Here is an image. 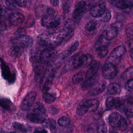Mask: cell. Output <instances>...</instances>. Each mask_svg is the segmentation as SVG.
<instances>
[{"mask_svg": "<svg viewBox=\"0 0 133 133\" xmlns=\"http://www.w3.org/2000/svg\"><path fill=\"white\" fill-rule=\"evenodd\" d=\"M38 41L42 46L54 48L60 45L64 40L60 31H49L39 35Z\"/></svg>", "mask_w": 133, "mask_h": 133, "instance_id": "1", "label": "cell"}, {"mask_svg": "<svg viewBox=\"0 0 133 133\" xmlns=\"http://www.w3.org/2000/svg\"><path fill=\"white\" fill-rule=\"evenodd\" d=\"M28 111L27 118L32 123L43 124L46 119V110L42 103H34Z\"/></svg>", "mask_w": 133, "mask_h": 133, "instance_id": "2", "label": "cell"}, {"mask_svg": "<svg viewBox=\"0 0 133 133\" xmlns=\"http://www.w3.org/2000/svg\"><path fill=\"white\" fill-rule=\"evenodd\" d=\"M57 56V52L54 48H47L41 51L32 52L30 60L32 63L40 62L44 64L50 63L55 60Z\"/></svg>", "mask_w": 133, "mask_h": 133, "instance_id": "3", "label": "cell"}, {"mask_svg": "<svg viewBox=\"0 0 133 133\" xmlns=\"http://www.w3.org/2000/svg\"><path fill=\"white\" fill-rule=\"evenodd\" d=\"M55 74V68L52 65L46 67L41 81V88L43 91L47 92L52 86Z\"/></svg>", "mask_w": 133, "mask_h": 133, "instance_id": "4", "label": "cell"}, {"mask_svg": "<svg viewBox=\"0 0 133 133\" xmlns=\"http://www.w3.org/2000/svg\"><path fill=\"white\" fill-rule=\"evenodd\" d=\"M126 47L121 45L114 49L106 61L105 63H109L115 66H117L123 59L126 53Z\"/></svg>", "mask_w": 133, "mask_h": 133, "instance_id": "5", "label": "cell"}, {"mask_svg": "<svg viewBox=\"0 0 133 133\" xmlns=\"http://www.w3.org/2000/svg\"><path fill=\"white\" fill-rule=\"evenodd\" d=\"M109 121L111 127L118 130L124 131L127 129V123L119 113L114 112L111 113L109 116Z\"/></svg>", "mask_w": 133, "mask_h": 133, "instance_id": "6", "label": "cell"}, {"mask_svg": "<svg viewBox=\"0 0 133 133\" xmlns=\"http://www.w3.org/2000/svg\"><path fill=\"white\" fill-rule=\"evenodd\" d=\"M10 9L0 4V31H6L10 28Z\"/></svg>", "mask_w": 133, "mask_h": 133, "instance_id": "7", "label": "cell"}, {"mask_svg": "<svg viewBox=\"0 0 133 133\" xmlns=\"http://www.w3.org/2000/svg\"><path fill=\"white\" fill-rule=\"evenodd\" d=\"M61 21V18L59 16L49 15L45 16L42 18V24L43 26L47 28H54L60 25Z\"/></svg>", "mask_w": 133, "mask_h": 133, "instance_id": "8", "label": "cell"}, {"mask_svg": "<svg viewBox=\"0 0 133 133\" xmlns=\"http://www.w3.org/2000/svg\"><path fill=\"white\" fill-rule=\"evenodd\" d=\"M11 42L14 45L19 46L24 48L32 46L34 43L32 38L26 35H22L14 38Z\"/></svg>", "mask_w": 133, "mask_h": 133, "instance_id": "9", "label": "cell"}, {"mask_svg": "<svg viewBox=\"0 0 133 133\" xmlns=\"http://www.w3.org/2000/svg\"><path fill=\"white\" fill-rule=\"evenodd\" d=\"M74 21L71 19H68L65 23L63 28L60 31L64 41L68 40L72 37L74 35Z\"/></svg>", "mask_w": 133, "mask_h": 133, "instance_id": "10", "label": "cell"}, {"mask_svg": "<svg viewBox=\"0 0 133 133\" xmlns=\"http://www.w3.org/2000/svg\"><path fill=\"white\" fill-rule=\"evenodd\" d=\"M117 73L116 66L109 63H105L102 70L103 76L105 79L108 80L113 79L116 76Z\"/></svg>", "mask_w": 133, "mask_h": 133, "instance_id": "11", "label": "cell"}, {"mask_svg": "<svg viewBox=\"0 0 133 133\" xmlns=\"http://www.w3.org/2000/svg\"><path fill=\"white\" fill-rule=\"evenodd\" d=\"M37 97L35 92L32 91L26 95L21 103V109L23 111H28L34 104Z\"/></svg>", "mask_w": 133, "mask_h": 133, "instance_id": "12", "label": "cell"}, {"mask_svg": "<svg viewBox=\"0 0 133 133\" xmlns=\"http://www.w3.org/2000/svg\"><path fill=\"white\" fill-rule=\"evenodd\" d=\"M1 66L2 70V75L5 80H7L9 83H12L15 81L16 77L15 74H11L9 66L6 62L2 58H0Z\"/></svg>", "mask_w": 133, "mask_h": 133, "instance_id": "13", "label": "cell"}, {"mask_svg": "<svg viewBox=\"0 0 133 133\" xmlns=\"http://www.w3.org/2000/svg\"><path fill=\"white\" fill-rule=\"evenodd\" d=\"M106 82L105 81H100L96 83L91 90L88 92V95L91 96L98 95L103 92L106 87Z\"/></svg>", "mask_w": 133, "mask_h": 133, "instance_id": "14", "label": "cell"}, {"mask_svg": "<svg viewBox=\"0 0 133 133\" xmlns=\"http://www.w3.org/2000/svg\"><path fill=\"white\" fill-rule=\"evenodd\" d=\"M124 103L121 99L117 97L110 96L107 99L106 105L109 109H115L120 107Z\"/></svg>", "mask_w": 133, "mask_h": 133, "instance_id": "15", "label": "cell"}, {"mask_svg": "<svg viewBox=\"0 0 133 133\" xmlns=\"http://www.w3.org/2000/svg\"><path fill=\"white\" fill-rule=\"evenodd\" d=\"M112 5L117 8L127 9L133 6L132 0H109Z\"/></svg>", "mask_w": 133, "mask_h": 133, "instance_id": "16", "label": "cell"}, {"mask_svg": "<svg viewBox=\"0 0 133 133\" xmlns=\"http://www.w3.org/2000/svg\"><path fill=\"white\" fill-rule=\"evenodd\" d=\"M105 6L102 4H98L93 6L90 11V15L95 18L100 17L105 11Z\"/></svg>", "mask_w": 133, "mask_h": 133, "instance_id": "17", "label": "cell"}, {"mask_svg": "<svg viewBox=\"0 0 133 133\" xmlns=\"http://www.w3.org/2000/svg\"><path fill=\"white\" fill-rule=\"evenodd\" d=\"M11 24L15 26L21 24L25 20V17L23 14L20 12L12 14L9 17Z\"/></svg>", "mask_w": 133, "mask_h": 133, "instance_id": "18", "label": "cell"}, {"mask_svg": "<svg viewBox=\"0 0 133 133\" xmlns=\"http://www.w3.org/2000/svg\"><path fill=\"white\" fill-rule=\"evenodd\" d=\"M86 6V3L84 1L79 2L75 6L72 15L75 19H78L82 15Z\"/></svg>", "mask_w": 133, "mask_h": 133, "instance_id": "19", "label": "cell"}, {"mask_svg": "<svg viewBox=\"0 0 133 133\" xmlns=\"http://www.w3.org/2000/svg\"><path fill=\"white\" fill-rule=\"evenodd\" d=\"M100 63L97 61H92L89 65V68L86 72L87 77L89 78L96 75L100 67Z\"/></svg>", "mask_w": 133, "mask_h": 133, "instance_id": "20", "label": "cell"}, {"mask_svg": "<svg viewBox=\"0 0 133 133\" xmlns=\"http://www.w3.org/2000/svg\"><path fill=\"white\" fill-rule=\"evenodd\" d=\"M88 109V111L91 112H96L98 110L99 106V102L97 99H88L83 102Z\"/></svg>", "mask_w": 133, "mask_h": 133, "instance_id": "21", "label": "cell"}, {"mask_svg": "<svg viewBox=\"0 0 133 133\" xmlns=\"http://www.w3.org/2000/svg\"><path fill=\"white\" fill-rule=\"evenodd\" d=\"M93 61V57L89 54H81L79 58V66L86 67L89 66Z\"/></svg>", "mask_w": 133, "mask_h": 133, "instance_id": "22", "label": "cell"}, {"mask_svg": "<svg viewBox=\"0 0 133 133\" xmlns=\"http://www.w3.org/2000/svg\"><path fill=\"white\" fill-rule=\"evenodd\" d=\"M97 77L96 75L88 78V79L82 84V89L83 90H87L92 88L97 83Z\"/></svg>", "mask_w": 133, "mask_h": 133, "instance_id": "23", "label": "cell"}, {"mask_svg": "<svg viewBox=\"0 0 133 133\" xmlns=\"http://www.w3.org/2000/svg\"><path fill=\"white\" fill-rule=\"evenodd\" d=\"M118 32L114 28L110 26L109 28L104 30L102 35L107 39L110 41L116 36Z\"/></svg>", "mask_w": 133, "mask_h": 133, "instance_id": "24", "label": "cell"}, {"mask_svg": "<svg viewBox=\"0 0 133 133\" xmlns=\"http://www.w3.org/2000/svg\"><path fill=\"white\" fill-rule=\"evenodd\" d=\"M24 52V48L21 46L14 45L8 51V54L14 57H18L21 56Z\"/></svg>", "mask_w": 133, "mask_h": 133, "instance_id": "25", "label": "cell"}, {"mask_svg": "<svg viewBox=\"0 0 133 133\" xmlns=\"http://www.w3.org/2000/svg\"><path fill=\"white\" fill-rule=\"evenodd\" d=\"M107 91L111 95H117L121 91V85L119 83L113 82L108 85Z\"/></svg>", "mask_w": 133, "mask_h": 133, "instance_id": "26", "label": "cell"}, {"mask_svg": "<svg viewBox=\"0 0 133 133\" xmlns=\"http://www.w3.org/2000/svg\"><path fill=\"white\" fill-rule=\"evenodd\" d=\"M81 54L78 53L72 56L69 59L68 61V66L70 69L78 68L79 67V58Z\"/></svg>", "mask_w": 133, "mask_h": 133, "instance_id": "27", "label": "cell"}, {"mask_svg": "<svg viewBox=\"0 0 133 133\" xmlns=\"http://www.w3.org/2000/svg\"><path fill=\"white\" fill-rule=\"evenodd\" d=\"M87 78L85 71H81L72 77V82L75 84H79Z\"/></svg>", "mask_w": 133, "mask_h": 133, "instance_id": "28", "label": "cell"}, {"mask_svg": "<svg viewBox=\"0 0 133 133\" xmlns=\"http://www.w3.org/2000/svg\"><path fill=\"white\" fill-rule=\"evenodd\" d=\"M100 26V23L98 21L91 20L86 24L85 28L88 31L92 32L98 29Z\"/></svg>", "mask_w": 133, "mask_h": 133, "instance_id": "29", "label": "cell"}, {"mask_svg": "<svg viewBox=\"0 0 133 133\" xmlns=\"http://www.w3.org/2000/svg\"><path fill=\"white\" fill-rule=\"evenodd\" d=\"M71 54L68 50H64L55 59L57 64H61L66 60Z\"/></svg>", "mask_w": 133, "mask_h": 133, "instance_id": "30", "label": "cell"}, {"mask_svg": "<svg viewBox=\"0 0 133 133\" xmlns=\"http://www.w3.org/2000/svg\"><path fill=\"white\" fill-rule=\"evenodd\" d=\"M95 52L96 55L100 58L105 57L109 51L108 46H99L96 47Z\"/></svg>", "mask_w": 133, "mask_h": 133, "instance_id": "31", "label": "cell"}, {"mask_svg": "<svg viewBox=\"0 0 133 133\" xmlns=\"http://www.w3.org/2000/svg\"><path fill=\"white\" fill-rule=\"evenodd\" d=\"M0 106L6 110H9L11 109L13 103L8 99L3 98L0 99Z\"/></svg>", "mask_w": 133, "mask_h": 133, "instance_id": "32", "label": "cell"}, {"mask_svg": "<svg viewBox=\"0 0 133 133\" xmlns=\"http://www.w3.org/2000/svg\"><path fill=\"white\" fill-rule=\"evenodd\" d=\"M110 41L107 40L102 34L99 37L96 43V47L99 46H108Z\"/></svg>", "mask_w": 133, "mask_h": 133, "instance_id": "33", "label": "cell"}, {"mask_svg": "<svg viewBox=\"0 0 133 133\" xmlns=\"http://www.w3.org/2000/svg\"><path fill=\"white\" fill-rule=\"evenodd\" d=\"M13 127L14 129L17 132L25 133L28 132L27 128L23 124L18 122H14L13 124Z\"/></svg>", "mask_w": 133, "mask_h": 133, "instance_id": "34", "label": "cell"}, {"mask_svg": "<svg viewBox=\"0 0 133 133\" xmlns=\"http://www.w3.org/2000/svg\"><path fill=\"white\" fill-rule=\"evenodd\" d=\"M88 112V109L83 102L82 103L78 105L76 110V113L77 115L80 116L85 115Z\"/></svg>", "mask_w": 133, "mask_h": 133, "instance_id": "35", "label": "cell"}, {"mask_svg": "<svg viewBox=\"0 0 133 133\" xmlns=\"http://www.w3.org/2000/svg\"><path fill=\"white\" fill-rule=\"evenodd\" d=\"M43 98L46 103L50 104L56 100V97L50 92H45L43 96Z\"/></svg>", "mask_w": 133, "mask_h": 133, "instance_id": "36", "label": "cell"}, {"mask_svg": "<svg viewBox=\"0 0 133 133\" xmlns=\"http://www.w3.org/2000/svg\"><path fill=\"white\" fill-rule=\"evenodd\" d=\"M43 124L44 126L50 130H54L56 127V123L53 119H46Z\"/></svg>", "mask_w": 133, "mask_h": 133, "instance_id": "37", "label": "cell"}, {"mask_svg": "<svg viewBox=\"0 0 133 133\" xmlns=\"http://www.w3.org/2000/svg\"><path fill=\"white\" fill-rule=\"evenodd\" d=\"M70 119L67 117H61L58 120V124L62 127H68L70 125Z\"/></svg>", "mask_w": 133, "mask_h": 133, "instance_id": "38", "label": "cell"}, {"mask_svg": "<svg viewBox=\"0 0 133 133\" xmlns=\"http://www.w3.org/2000/svg\"><path fill=\"white\" fill-rule=\"evenodd\" d=\"M100 21L103 23H107L110 21L111 18V14L110 11L106 10L100 17Z\"/></svg>", "mask_w": 133, "mask_h": 133, "instance_id": "39", "label": "cell"}, {"mask_svg": "<svg viewBox=\"0 0 133 133\" xmlns=\"http://www.w3.org/2000/svg\"><path fill=\"white\" fill-rule=\"evenodd\" d=\"M107 131V127L106 124L103 121L99 122L97 126V132L99 133H106Z\"/></svg>", "mask_w": 133, "mask_h": 133, "instance_id": "40", "label": "cell"}, {"mask_svg": "<svg viewBox=\"0 0 133 133\" xmlns=\"http://www.w3.org/2000/svg\"><path fill=\"white\" fill-rule=\"evenodd\" d=\"M133 71L132 66L129 68L123 73L122 75H121V77L123 79H124L132 78V76H133Z\"/></svg>", "mask_w": 133, "mask_h": 133, "instance_id": "41", "label": "cell"}, {"mask_svg": "<svg viewBox=\"0 0 133 133\" xmlns=\"http://www.w3.org/2000/svg\"><path fill=\"white\" fill-rule=\"evenodd\" d=\"M125 32L127 36L131 39H133V24L129 23L126 25L125 28Z\"/></svg>", "mask_w": 133, "mask_h": 133, "instance_id": "42", "label": "cell"}, {"mask_svg": "<svg viewBox=\"0 0 133 133\" xmlns=\"http://www.w3.org/2000/svg\"><path fill=\"white\" fill-rule=\"evenodd\" d=\"M124 114L125 116L128 118L133 117V108L132 107L127 106L124 109Z\"/></svg>", "mask_w": 133, "mask_h": 133, "instance_id": "43", "label": "cell"}, {"mask_svg": "<svg viewBox=\"0 0 133 133\" xmlns=\"http://www.w3.org/2000/svg\"><path fill=\"white\" fill-rule=\"evenodd\" d=\"M133 80L132 78H131L125 84V88L126 90L128 91L132 92L133 90Z\"/></svg>", "mask_w": 133, "mask_h": 133, "instance_id": "44", "label": "cell"}, {"mask_svg": "<svg viewBox=\"0 0 133 133\" xmlns=\"http://www.w3.org/2000/svg\"><path fill=\"white\" fill-rule=\"evenodd\" d=\"M79 46V42L78 41H76L69 48L68 50L71 53H73L77 49Z\"/></svg>", "mask_w": 133, "mask_h": 133, "instance_id": "45", "label": "cell"}, {"mask_svg": "<svg viewBox=\"0 0 133 133\" xmlns=\"http://www.w3.org/2000/svg\"><path fill=\"white\" fill-rule=\"evenodd\" d=\"M16 5L20 7L24 8L26 6L27 0H15Z\"/></svg>", "mask_w": 133, "mask_h": 133, "instance_id": "46", "label": "cell"}, {"mask_svg": "<svg viewBox=\"0 0 133 133\" xmlns=\"http://www.w3.org/2000/svg\"><path fill=\"white\" fill-rule=\"evenodd\" d=\"M110 26L114 28L118 31H121L123 28V25L121 22H116L112 23L110 25Z\"/></svg>", "mask_w": 133, "mask_h": 133, "instance_id": "47", "label": "cell"}, {"mask_svg": "<svg viewBox=\"0 0 133 133\" xmlns=\"http://www.w3.org/2000/svg\"><path fill=\"white\" fill-rule=\"evenodd\" d=\"M5 4L10 9H14L16 7V3L15 1L14 0H6Z\"/></svg>", "mask_w": 133, "mask_h": 133, "instance_id": "48", "label": "cell"}, {"mask_svg": "<svg viewBox=\"0 0 133 133\" xmlns=\"http://www.w3.org/2000/svg\"><path fill=\"white\" fill-rule=\"evenodd\" d=\"M46 11L49 15H53L55 13L54 10L53 8H47Z\"/></svg>", "mask_w": 133, "mask_h": 133, "instance_id": "49", "label": "cell"}, {"mask_svg": "<svg viewBox=\"0 0 133 133\" xmlns=\"http://www.w3.org/2000/svg\"><path fill=\"white\" fill-rule=\"evenodd\" d=\"M51 4L55 7L57 6L59 4V0H50Z\"/></svg>", "mask_w": 133, "mask_h": 133, "instance_id": "50", "label": "cell"}, {"mask_svg": "<svg viewBox=\"0 0 133 133\" xmlns=\"http://www.w3.org/2000/svg\"><path fill=\"white\" fill-rule=\"evenodd\" d=\"M34 132H47V131L44 128H38L35 130Z\"/></svg>", "mask_w": 133, "mask_h": 133, "instance_id": "51", "label": "cell"}]
</instances>
